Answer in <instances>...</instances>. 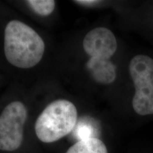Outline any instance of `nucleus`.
Instances as JSON below:
<instances>
[{"label": "nucleus", "instance_id": "6", "mask_svg": "<svg viewBox=\"0 0 153 153\" xmlns=\"http://www.w3.org/2000/svg\"><path fill=\"white\" fill-rule=\"evenodd\" d=\"M87 68L93 79L101 85H109L116 79V67L109 60L90 57Z\"/></svg>", "mask_w": 153, "mask_h": 153}, {"label": "nucleus", "instance_id": "4", "mask_svg": "<svg viewBox=\"0 0 153 153\" xmlns=\"http://www.w3.org/2000/svg\"><path fill=\"white\" fill-rule=\"evenodd\" d=\"M27 109L22 102L13 101L0 114V150L12 152L20 148L24 139Z\"/></svg>", "mask_w": 153, "mask_h": 153}, {"label": "nucleus", "instance_id": "5", "mask_svg": "<svg viewBox=\"0 0 153 153\" xmlns=\"http://www.w3.org/2000/svg\"><path fill=\"white\" fill-rule=\"evenodd\" d=\"M83 48L91 57L109 60L117 50V41L109 29L98 27L88 32L85 36Z\"/></svg>", "mask_w": 153, "mask_h": 153}, {"label": "nucleus", "instance_id": "1", "mask_svg": "<svg viewBox=\"0 0 153 153\" xmlns=\"http://www.w3.org/2000/svg\"><path fill=\"white\" fill-rule=\"evenodd\" d=\"M4 51L10 64L16 68H33L41 60L45 43L37 32L18 20L10 21L4 30Z\"/></svg>", "mask_w": 153, "mask_h": 153}, {"label": "nucleus", "instance_id": "3", "mask_svg": "<svg viewBox=\"0 0 153 153\" xmlns=\"http://www.w3.org/2000/svg\"><path fill=\"white\" fill-rule=\"evenodd\" d=\"M129 72L135 86L133 107L137 114H153V59L135 55L131 60Z\"/></svg>", "mask_w": 153, "mask_h": 153}, {"label": "nucleus", "instance_id": "2", "mask_svg": "<svg viewBox=\"0 0 153 153\" xmlns=\"http://www.w3.org/2000/svg\"><path fill=\"white\" fill-rule=\"evenodd\" d=\"M77 121V110L66 99H58L48 105L35 123L36 136L41 142H56L72 131Z\"/></svg>", "mask_w": 153, "mask_h": 153}, {"label": "nucleus", "instance_id": "9", "mask_svg": "<svg viewBox=\"0 0 153 153\" xmlns=\"http://www.w3.org/2000/svg\"><path fill=\"white\" fill-rule=\"evenodd\" d=\"M74 2L77 3L78 4L84 6H92L99 3V1H94V0H82V1H74Z\"/></svg>", "mask_w": 153, "mask_h": 153}, {"label": "nucleus", "instance_id": "7", "mask_svg": "<svg viewBox=\"0 0 153 153\" xmlns=\"http://www.w3.org/2000/svg\"><path fill=\"white\" fill-rule=\"evenodd\" d=\"M65 153H108V150L100 139L91 137L79 140Z\"/></svg>", "mask_w": 153, "mask_h": 153}, {"label": "nucleus", "instance_id": "8", "mask_svg": "<svg viewBox=\"0 0 153 153\" xmlns=\"http://www.w3.org/2000/svg\"><path fill=\"white\" fill-rule=\"evenodd\" d=\"M26 3L36 14L42 16H49L55 7V1L53 0H28Z\"/></svg>", "mask_w": 153, "mask_h": 153}]
</instances>
